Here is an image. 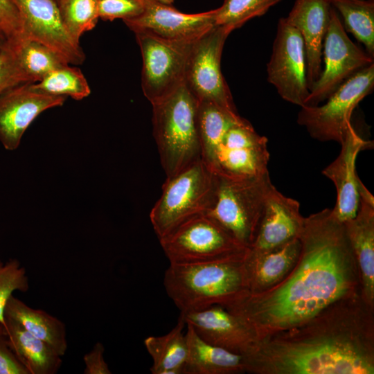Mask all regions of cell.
Returning a JSON list of instances; mask_svg holds the SVG:
<instances>
[{
  "mask_svg": "<svg viewBox=\"0 0 374 374\" xmlns=\"http://www.w3.org/2000/svg\"><path fill=\"white\" fill-rule=\"evenodd\" d=\"M180 317L204 341L236 354L242 355L256 339L238 318L220 305L181 313Z\"/></svg>",
  "mask_w": 374,
  "mask_h": 374,
  "instance_id": "obj_19",
  "label": "cell"
},
{
  "mask_svg": "<svg viewBox=\"0 0 374 374\" xmlns=\"http://www.w3.org/2000/svg\"><path fill=\"white\" fill-rule=\"evenodd\" d=\"M3 332L7 342L29 374H55L59 371L61 356L46 341L33 336L16 321L5 317Z\"/></svg>",
  "mask_w": 374,
  "mask_h": 374,
  "instance_id": "obj_23",
  "label": "cell"
},
{
  "mask_svg": "<svg viewBox=\"0 0 374 374\" xmlns=\"http://www.w3.org/2000/svg\"><path fill=\"white\" fill-rule=\"evenodd\" d=\"M241 119L239 114H231L211 102L198 101L197 120L202 159L211 170L227 130Z\"/></svg>",
  "mask_w": 374,
  "mask_h": 374,
  "instance_id": "obj_27",
  "label": "cell"
},
{
  "mask_svg": "<svg viewBox=\"0 0 374 374\" xmlns=\"http://www.w3.org/2000/svg\"><path fill=\"white\" fill-rule=\"evenodd\" d=\"M29 289L26 269L15 258L6 262L0 259V323L4 327V310L9 297L15 291L26 292Z\"/></svg>",
  "mask_w": 374,
  "mask_h": 374,
  "instance_id": "obj_33",
  "label": "cell"
},
{
  "mask_svg": "<svg viewBox=\"0 0 374 374\" xmlns=\"http://www.w3.org/2000/svg\"><path fill=\"white\" fill-rule=\"evenodd\" d=\"M62 21L78 43L82 35L95 28L99 15L98 0H57Z\"/></svg>",
  "mask_w": 374,
  "mask_h": 374,
  "instance_id": "obj_31",
  "label": "cell"
},
{
  "mask_svg": "<svg viewBox=\"0 0 374 374\" xmlns=\"http://www.w3.org/2000/svg\"><path fill=\"white\" fill-rule=\"evenodd\" d=\"M247 253L210 261L170 263L163 277L165 290L181 313L224 306L248 290Z\"/></svg>",
  "mask_w": 374,
  "mask_h": 374,
  "instance_id": "obj_3",
  "label": "cell"
},
{
  "mask_svg": "<svg viewBox=\"0 0 374 374\" xmlns=\"http://www.w3.org/2000/svg\"><path fill=\"white\" fill-rule=\"evenodd\" d=\"M300 251L299 238L265 252L249 249L245 258L247 291L262 292L281 281L295 265Z\"/></svg>",
  "mask_w": 374,
  "mask_h": 374,
  "instance_id": "obj_22",
  "label": "cell"
},
{
  "mask_svg": "<svg viewBox=\"0 0 374 374\" xmlns=\"http://www.w3.org/2000/svg\"><path fill=\"white\" fill-rule=\"evenodd\" d=\"M233 30L215 25L194 42L188 58L185 84L198 101L211 102L238 114L231 91L222 73L224 43Z\"/></svg>",
  "mask_w": 374,
  "mask_h": 374,
  "instance_id": "obj_10",
  "label": "cell"
},
{
  "mask_svg": "<svg viewBox=\"0 0 374 374\" xmlns=\"http://www.w3.org/2000/svg\"><path fill=\"white\" fill-rule=\"evenodd\" d=\"M185 326L179 317L176 326L167 334L149 336L144 339L145 347L152 359V374H184L188 353Z\"/></svg>",
  "mask_w": 374,
  "mask_h": 374,
  "instance_id": "obj_26",
  "label": "cell"
},
{
  "mask_svg": "<svg viewBox=\"0 0 374 374\" xmlns=\"http://www.w3.org/2000/svg\"><path fill=\"white\" fill-rule=\"evenodd\" d=\"M253 374H373L374 308L362 294L257 339L242 355Z\"/></svg>",
  "mask_w": 374,
  "mask_h": 374,
  "instance_id": "obj_2",
  "label": "cell"
},
{
  "mask_svg": "<svg viewBox=\"0 0 374 374\" xmlns=\"http://www.w3.org/2000/svg\"><path fill=\"white\" fill-rule=\"evenodd\" d=\"M282 0H224L215 9V25L227 26L234 30L247 21L265 15Z\"/></svg>",
  "mask_w": 374,
  "mask_h": 374,
  "instance_id": "obj_32",
  "label": "cell"
},
{
  "mask_svg": "<svg viewBox=\"0 0 374 374\" xmlns=\"http://www.w3.org/2000/svg\"><path fill=\"white\" fill-rule=\"evenodd\" d=\"M166 5H172L175 0H156Z\"/></svg>",
  "mask_w": 374,
  "mask_h": 374,
  "instance_id": "obj_40",
  "label": "cell"
},
{
  "mask_svg": "<svg viewBox=\"0 0 374 374\" xmlns=\"http://www.w3.org/2000/svg\"><path fill=\"white\" fill-rule=\"evenodd\" d=\"M0 29L8 42L22 40V28L18 10L10 0H0Z\"/></svg>",
  "mask_w": 374,
  "mask_h": 374,
  "instance_id": "obj_36",
  "label": "cell"
},
{
  "mask_svg": "<svg viewBox=\"0 0 374 374\" xmlns=\"http://www.w3.org/2000/svg\"><path fill=\"white\" fill-rule=\"evenodd\" d=\"M322 55L323 69L310 90L304 106H316L326 100L350 77L374 64L373 57L359 48L348 37L332 6Z\"/></svg>",
  "mask_w": 374,
  "mask_h": 374,
  "instance_id": "obj_11",
  "label": "cell"
},
{
  "mask_svg": "<svg viewBox=\"0 0 374 374\" xmlns=\"http://www.w3.org/2000/svg\"><path fill=\"white\" fill-rule=\"evenodd\" d=\"M356 215L344 222L357 265L364 301L374 308V197L361 180Z\"/></svg>",
  "mask_w": 374,
  "mask_h": 374,
  "instance_id": "obj_18",
  "label": "cell"
},
{
  "mask_svg": "<svg viewBox=\"0 0 374 374\" xmlns=\"http://www.w3.org/2000/svg\"><path fill=\"white\" fill-rule=\"evenodd\" d=\"M267 73V81L283 100L304 106L310 93L304 43L299 31L285 17L278 21Z\"/></svg>",
  "mask_w": 374,
  "mask_h": 374,
  "instance_id": "obj_12",
  "label": "cell"
},
{
  "mask_svg": "<svg viewBox=\"0 0 374 374\" xmlns=\"http://www.w3.org/2000/svg\"><path fill=\"white\" fill-rule=\"evenodd\" d=\"M152 105L153 135L166 177L202 159L198 100L185 84Z\"/></svg>",
  "mask_w": 374,
  "mask_h": 374,
  "instance_id": "obj_4",
  "label": "cell"
},
{
  "mask_svg": "<svg viewBox=\"0 0 374 374\" xmlns=\"http://www.w3.org/2000/svg\"><path fill=\"white\" fill-rule=\"evenodd\" d=\"M215 175L213 202L205 214L249 249L256 237L267 195L274 186L269 172L247 179Z\"/></svg>",
  "mask_w": 374,
  "mask_h": 374,
  "instance_id": "obj_5",
  "label": "cell"
},
{
  "mask_svg": "<svg viewBox=\"0 0 374 374\" xmlns=\"http://www.w3.org/2000/svg\"><path fill=\"white\" fill-rule=\"evenodd\" d=\"M56 1H57V0H56Z\"/></svg>",
  "mask_w": 374,
  "mask_h": 374,
  "instance_id": "obj_41",
  "label": "cell"
},
{
  "mask_svg": "<svg viewBox=\"0 0 374 374\" xmlns=\"http://www.w3.org/2000/svg\"><path fill=\"white\" fill-rule=\"evenodd\" d=\"M66 97L42 92L28 82L17 85L0 95V141L14 150L32 122L44 111L62 106Z\"/></svg>",
  "mask_w": 374,
  "mask_h": 374,
  "instance_id": "obj_15",
  "label": "cell"
},
{
  "mask_svg": "<svg viewBox=\"0 0 374 374\" xmlns=\"http://www.w3.org/2000/svg\"><path fill=\"white\" fill-rule=\"evenodd\" d=\"M143 1L140 15L123 21L131 30L143 29L165 39L195 41L215 25V9L186 14L156 0Z\"/></svg>",
  "mask_w": 374,
  "mask_h": 374,
  "instance_id": "obj_16",
  "label": "cell"
},
{
  "mask_svg": "<svg viewBox=\"0 0 374 374\" xmlns=\"http://www.w3.org/2000/svg\"><path fill=\"white\" fill-rule=\"evenodd\" d=\"M7 41L8 40L6 37H5L1 30L0 29V51Z\"/></svg>",
  "mask_w": 374,
  "mask_h": 374,
  "instance_id": "obj_39",
  "label": "cell"
},
{
  "mask_svg": "<svg viewBox=\"0 0 374 374\" xmlns=\"http://www.w3.org/2000/svg\"><path fill=\"white\" fill-rule=\"evenodd\" d=\"M4 316L16 321L29 333L48 343L61 357L65 355L66 327L57 317L28 306L12 294L6 304Z\"/></svg>",
  "mask_w": 374,
  "mask_h": 374,
  "instance_id": "obj_25",
  "label": "cell"
},
{
  "mask_svg": "<svg viewBox=\"0 0 374 374\" xmlns=\"http://www.w3.org/2000/svg\"><path fill=\"white\" fill-rule=\"evenodd\" d=\"M340 144L339 154L322 170V174L335 186L337 199L332 212L339 221L344 223L356 215L359 206L358 185L360 179L355 168L357 157L362 150L371 148L373 142L364 140L352 125Z\"/></svg>",
  "mask_w": 374,
  "mask_h": 374,
  "instance_id": "obj_17",
  "label": "cell"
},
{
  "mask_svg": "<svg viewBox=\"0 0 374 374\" xmlns=\"http://www.w3.org/2000/svg\"><path fill=\"white\" fill-rule=\"evenodd\" d=\"M215 183V174L202 159L166 177L161 195L150 213L158 238L187 220L205 214L211 206Z\"/></svg>",
  "mask_w": 374,
  "mask_h": 374,
  "instance_id": "obj_6",
  "label": "cell"
},
{
  "mask_svg": "<svg viewBox=\"0 0 374 374\" xmlns=\"http://www.w3.org/2000/svg\"><path fill=\"white\" fill-rule=\"evenodd\" d=\"M299 258L278 283L245 291L224 305L260 339L296 327L332 305L362 294L345 225L325 208L304 217Z\"/></svg>",
  "mask_w": 374,
  "mask_h": 374,
  "instance_id": "obj_1",
  "label": "cell"
},
{
  "mask_svg": "<svg viewBox=\"0 0 374 374\" xmlns=\"http://www.w3.org/2000/svg\"><path fill=\"white\" fill-rule=\"evenodd\" d=\"M132 31L142 56V91L154 105L185 84L187 64L195 41L165 39L143 29Z\"/></svg>",
  "mask_w": 374,
  "mask_h": 374,
  "instance_id": "obj_7",
  "label": "cell"
},
{
  "mask_svg": "<svg viewBox=\"0 0 374 374\" xmlns=\"http://www.w3.org/2000/svg\"><path fill=\"white\" fill-rule=\"evenodd\" d=\"M341 15L346 29L374 57V0H329Z\"/></svg>",
  "mask_w": 374,
  "mask_h": 374,
  "instance_id": "obj_28",
  "label": "cell"
},
{
  "mask_svg": "<svg viewBox=\"0 0 374 374\" xmlns=\"http://www.w3.org/2000/svg\"><path fill=\"white\" fill-rule=\"evenodd\" d=\"M99 18L105 21L127 20L143 11V0H98Z\"/></svg>",
  "mask_w": 374,
  "mask_h": 374,
  "instance_id": "obj_35",
  "label": "cell"
},
{
  "mask_svg": "<svg viewBox=\"0 0 374 374\" xmlns=\"http://www.w3.org/2000/svg\"><path fill=\"white\" fill-rule=\"evenodd\" d=\"M188 353L184 374H237L245 373L243 358L201 339L186 324Z\"/></svg>",
  "mask_w": 374,
  "mask_h": 374,
  "instance_id": "obj_24",
  "label": "cell"
},
{
  "mask_svg": "<svg viewBox=\"0 0 374 374\" xmlns=\"http://www.w3.org/2000/svg\"><path fill=\"white\" fill-rule=\"evenodd\" d=\"M0 374H29L8 344L0 323Z\"/></svg>",
  "mask_w": 374,
  "mask_h": 374,
  "instance_id": "obj_37",
  "label": "cell"
},
{
  "mask_svg": "<svg viewBox=\"0 0 374 374\" xmlns=\"http://www.w3.org/2000/svg\"><path fill=\"white\" fill-rule=\"evenodd\" d=\"M303 221L299 202L274 186L267 195L258 233L249 250L265 252L299 238Z\"/></svg>",
  "mask_w": 374,
  "mask_h": 374,
  "instance_id": "obj_20",
  "label": "cell"
},
{
  "mask_svg": "<svg viewBox=\"0 0 374 374\" xmlns=\"http://www.w3.org/2000/svg\"><path fill=\"white\" fill-rule=\"evenodd\" d=\"M105 348L100 342H97L92 350L85 354L83 360L85 364L84 374H111L108 364L104 359Z\"/></svg>",
  "mask_w": 374,
  "mask_h": 374,
  "instance_id": "obj_38",
  "label": "cell"
},
{
  "mask_svg": "<svg viewBox=\"0 0 374 374\" xmlns=\"http://www.w3.org/2000/svg\"><path fill=\"white\" fill-rule=\"evenodd\" d=\"M329 0H295L287 21L301 33L303 40L309 90L321 73L323 44L330 19Z\"/></svg>",
  "mask_w": 374,
  "mask_h": 374,
  "instance_id": "obj_21",
  "label": "cell"
},
{
  "mask_svg": "<svg viewBox=\"0 0 374 374\" xmlns=\"http://www.w3.org/2000/svg\"><path fill=\"white\" fill-rule=\"evenodd\" d=\"M267 139L258 134L242 118L226 132L217 149L212 171L217 175L247 179L268 173Z\"/></svg>",
  "mask_w": 374,
  "mask_h": 374,
  "instance_id": "obj_13",
  "label": "cell"
},
{
  "mask_svg": "<svg viewBox=\"0 0 374 374\" xmlns=\"http://www.w3.org/2000/svg\"><path fill=\"white\" fill-rule=\"evenodd\" d=\"M159 240L170 263L231 258L245 255L249 249L206 214L187 220Z\"/></svg>",
  "mask_w": 374,
  "mask_h": 374,
  "instance_id": "obj_8",
  "label": "cell"
},
{
  "mask_svg": "<svg viewBox=\"0 0 374 374\" xmlns=\"http://www.w3.org/2000/svg\"><path fill=\"white\" fill-rule=\"evenodd\" d=\"M33 87L45 93L70 96L78 100L87 97L91 93L89 85L82 71L69 64L52 71L39 82L33 83Z\"/></svg>",
  "mask_w": 374,
  "mask_h": 374,
  "instance_id": "obj_29",
  "label": "cell"
},
{
  "mask_svg": "<svg viewBox=\"0 0 374 374\" xmlns=\"http://www.w3.org/2000/svg\"><path fill=\"white\" fill-rule=\"evenodd\" d=\"M10 44L16 52L23 70L34 83L41 80L52 71L68 64L55 52L37 42L23 39L17 44Z\"/></svg>",
  "mask_w": 374,
  "mask_h": 374,
  "instance_id": "obj_30",
  "label": "cell"
},
{
  "mask_svg": "<svg viewBox=\"0 0 374 374\" xmlns=\"http://www.w3.org/2000/svg\"><path fill=\"white\" fill-rule=\"evenodd\" d=\"M28 82L34 83L23 70L14 48L7 41L0 51V95Z\"/></svg>",
  "mask_w": 374,
  "mask_h": 374,
  "instance_id": "obj_34",
  "label": "cell"
},
{
  "mask_svg": "<svg viewBox=\"0 0 374 374\" xmlns=\"http://www.w3.org/2000/svg\"><path fill=\"white\" fill-rule=\"evenodd\" d=\"M21 23L22 40L37 42L68 64H81L85 55L66 30L56 0H10Z\"/></svg>",
  "mask_w": 374,
  "mask_h": 374,
  "instance_id": "obj_14",
  "label": "cell"
},
{
  "mask_svg": "<svg viewBox=\"0 0 374 374\" xmlns=\"http://www.w3.org/2000/svg\"><path fill=\"white\" fill-rule=\"evenodd\" d=\"M374 89V64L359 71L343 83L321 105L301 107L297 123L319 141L341 143L358 103Z\"/></svg>",
  "mask_w": 374,
  "mask_h": 374,
  "instance_id": "obj_9",
  "label": "cell"
}]
</instances>
